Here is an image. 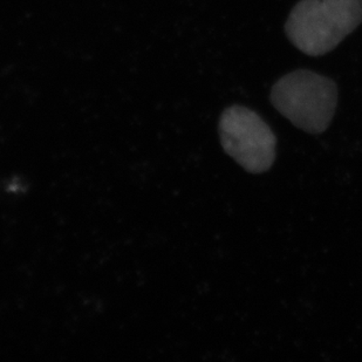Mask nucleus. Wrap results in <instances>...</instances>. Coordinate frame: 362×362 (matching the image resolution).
<instances>
[{"label": "nucleus", "instance_id": "nucleus-1", "mask_svg": "<svg viewBox=\"0 0 362 362\" xmlns=\"http://www.w3.org/2000/svg\"><path fill=\"white\" fill-rule=\"evenodd\" d=\"M362 23V0H300L285 24L287 38L305 54L333 51Z\"/></svg>", "mask_w": 362, "mask_h": 362}, {"label": "nucleus", "instance_id": "nucleus-2", "mask_svg": "<svg viewBox=\"0 0 362 362\" xmlns=\"http://www.w3.org/2000/svg\"><path fill=\"white\" fill-rule=\"evenodd\" d=\"M271 103L306 133H324L334 117L338 87L333 80L308 69L287 73L271 88Z\"/></svg>", "mask_w": 362, "mask_h": 362}, {"label": "nucleus", "instance_id": "nucleus-3", "mask_svg": "<svg viewBox=\"0 0 362 362\" xmlns=\"http://www.w3.org/2000/svg\"><path fill=\"white\" fill-rule=\"evenodd\" d=\"M218 133L224 151L247 173L262 174L272 167L277 137L256 112L240 105L228 107Z\"/></svg>", "mask_w": 362, "mask_h": 362}]
</instances>
